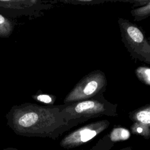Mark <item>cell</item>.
I'll return each mask as SVG.
<instances>
[{"label": "cell", "instance_id": "cell-8", "mask_svg": "<svg viewBox=\"0 0 150 150\" xmlns=\"http://www.w3.org/2000/svg\"><path fill=\"white\" fill-rule=\"evenodd\" d=\"M13 30V25L10 20L0 14V37H8Z\"/></svg>", "mask_w": 150, "mask_h": 150}, {"label": "cell", "instance_id": "cell-6", "mask_svg": "<svg viewBox=\"0 0 150 150\" xmlns=\"http://www.w3.org/2000/svg\"><path fill=\"white\" fill-rule=\"evenodd\" d=\"M38 2L37 1H0V6L9 9H24L29 8Z\"/></svg>", "mask_w": 150, "mask_h": 150}, {"label": "cell", "instance_id": "cell-15", "mask_svg": "<svg viewBox=\"0 0 150 150\" xmlns=\"http://www.w3.org/2000/svg\"><path fill=\"white\" fill-rule=\"evenodd\" d=\"M136 130L138 133H142L143 131V128L142 127H137Z\"/></svg>", "mask_w": 150, "mask_h": 150}, {"label": "cell", "instance_id": "cell-10", "mask_svg": "<svg viewBox=\"0 0 150 150\" xmlns=\"http://www.w3.org/2000/svg\"><path fill=\"white\" fill-rule=\"evenodd\" d=\"M130 136L128 130L122 128H114L111 133L110 138L113 141L127 139Z\"/></svg>", "mask_w": 150, "mask_h": 150}, {"label": "cell", "instance_id": "cell-1", "mask_svg": "<svg viewBox=\"0 0 150 150\" xmlns=\"http://www.w3.org/2000/svg\"><path fill=\"white\" fill-rule=\"evenodd\" d=\"M61 108L62 105L42 106L29 103L14 105L6 115L7 125L18 135L51 137L68 122Z\"/></svg>", "mask_w": 150, "mask_h": 150}, {"label": "cell", "instance_id": "cell-12", "mask_svg": "<svg viewBox=\"0 0 150 150\" xmlns=\"http://www.w3.org/2000/svg\"><path fill=\"white\" fill-rule=\"evenodd\" d=\"M35 99L37 101L47 104L52 105L53 104L56 98L54 97L49 95V94H41L39 95H36L34 96Z\"/></svg>", "mask_w": 150, "mask_h": 150}, {"label": "cell", "instance_id": "cell-7", "mask_svg": "<svg viewBox=\"0 0 150 150\" xmlns=\"http://www.w3.org/2000/svg\"><path fill=\"white\" fill-rule=\"evenodd\" d=\"M131 14L134 17L135 21H139L150 16V1L143 6L132 9Z\"/></svg>", "mask_w": 150, "mask_h": 150}, {"label": "cell", "instance_id": "cell-14", "mask_svg": "<svg viewBox=\"0 0 150 150\" xmlns=\"http://www.w3.org/2000/svg\"><path fill=\"white\" fill-rule=\"evenodd\" d=\"M125 2L132 3V4H134V6H143L146 5L149 2V1H148V0H143V1L138 0V1H125Z\"/></svg>", "mask_w": 150, "mask_h": 150}, {"label": "cell", "instance_id": "cell-3", "mask_svg": "<svg viewBox=\"0 0 150 150\" xmlns=\"http://www.w3.org/2000/svg\"><path fill=\"white\" fill-rule=\"evenodd\" d=\"M118 22L122 41L129 54L137 60L150 64V39L128 20L118 18Z\"/></svg>", "mask_w": 150, "mask_h": 150}, {"label": "cell", "instance_id": "cell-4", "mask_svg": "<svg viewBox=\"0 0 150 150\" xmlns=\"http://www.w3.org/2000/svg\"><path fill=\"white\" fill-rule=\"evenodd\" d=\"M107 80L100 70H94L84 76L65 97L64 104L73 103L101 95L105 91Z\"/></svg>", "mask_w": 150, "mask_h": 150}, {"label": "cell", "instance_id": "cell-11", "mask_svg": "<svg viewBox=\"0 0 150 150\" xmlns=\"http://www.w3.org/2000/svg\"><path fill=\"white\" fill-rule=\"evenodd\" d=\"M97 134V131L92 128H85L79 132L80 140L82 142H87L94 137Z\"/></svg>", "mask_w": 150, "mask_h": 150}, {"label": "cell", "instance_id": "cell-2", "mask_svg": "<svg viewBox=\"0 0 150 150\" xmlns=\"http://www.w3.org/2000/svg\"><path fill=\"white\" fill-rule=\"evenodd\" d=\"M117 105L108 101L103 96L73 103L62 104L61 111L66 120L91 118L102 115H117Z\"/></svg>", "mask_w": 150, "mask_h": 150}, {"label": "cell", "instance_id": "cell-16", "mask_svg": "<svg viewBox=\"0 0 150 150\" xmlns=\"http://www.w3.org/2000/svg\"><path fill=\"white\" fill-rule=\"evenodd\" d=\"M2 150H19V149L16 148H13V147H8V148L3 149Z\"/></svg>", "mask_w": 150, "mask_h": 150}, {"label": "cell", "instance_id": "cell-9", "mask_svg": "<svg viewBox=\"0 0 150 150\" xmlns=\"http://www.w3.org/2000/svg\"><path fill=\"white\" fill-rule=\"evenodd\" d=\"M136 76L142 83L150 86V67L140 66L135 70Z\"/></svg>", "mask_w": 150, "mask_h": 150}, {"label": "cell", "instance_id": "cell-13", "mask_svg": "<svg viewBox=\"0 0 150 150\" xmlns=\"http://www.w3.org/2000/svg\"><path fill=\"white\" fill-rule=\"evenodd\" d=\"M105 1H94V0H75L71 1H67V2L72 3L79 5H93L96 4H100L104 2Z\"/></svg>", "mask_w": 150, "mask_h": 150}, {"label": "cell", "instance_id": "cell-5", "mask_svg": "<svg viewBox=\"0 0 150 150\" xmlns=\"http://www.w3.org/2000/svg\"><path fill=\"white\" fill-rule=\"evenodd\" d=\"M130 117L140 123L150 125V104L135 110L130 113Z\"/></svg>", "mask_w": 150, "mask_h": 150}]
</instances>
